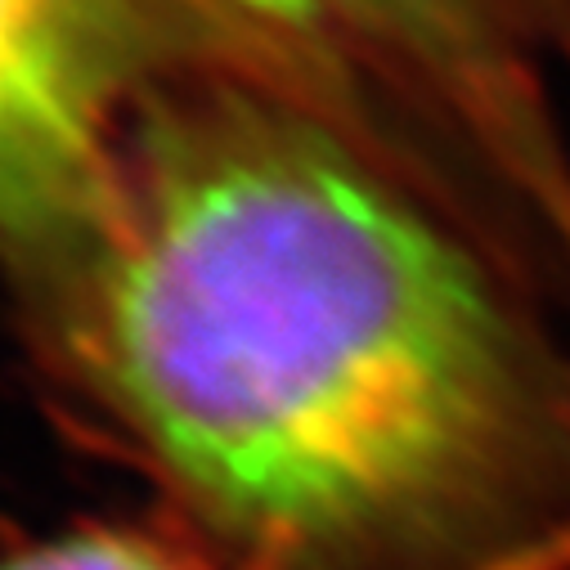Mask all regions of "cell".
<instances>
[{
  "label": "cell",
  "mask_w": 570,
  "mask_h": 570,
  "mask_svg": "<svg viewBox=\"0 0 570 570\" xmlns=\"http://www.w3.org/2000/svg\"><path fill=\"white\" fill-rule=\"evenodd\" d=\"M55 288L90 386L261 566L485 570L570 521V360L269 90L158 86Z\"/></svg>",
  "instance_id": "6da1fadb"
},
{
  "label": "cell",
  "mask_w": 570,
  "mask_h": 570,
  "mask_svg": "<svg viewBox=\"0 0 570 570\" xmlns=\"http://www.w3.org/2000/svg\"><path fill=\"white\" fill-rule=\"evenodd\" d=\"M158 90L145 0H0V243L50 283Z\"/></svg>",
  "instance_id": "7a4b0ae2"
},
{
  "label": "cell",
  "mask_w": 570,
  "mask_h": 570,
  "mask_svg": "<svg viewBox=\"0 0 570 570\" xmlns=\"http://www.w3.org/2000/svg\"><path fill=\"white\" fill-rule=\"evenodd\" d=\"M265 46L333 63H364L463 95L485 108L508 90L494 41L499 0H198Z\"/></svg>",
  "instance_id": "3957f363"
},
{
  "label": "cell",
  "mask_w": 570,
  "mask_h": 570,
  "mask_svg": "<svg viewBox=\"0 0 570 570\" xmlns=\"http://www.w3.org/2000/svg\"><path fill=\"white\" fill-rule=\"evenodd\" d=\"M0 570H220L145 530H72L0 557ZM485 570H570V521Z\"/></svg>",
  "instance_id": "277c9868"
}]
</instances>
